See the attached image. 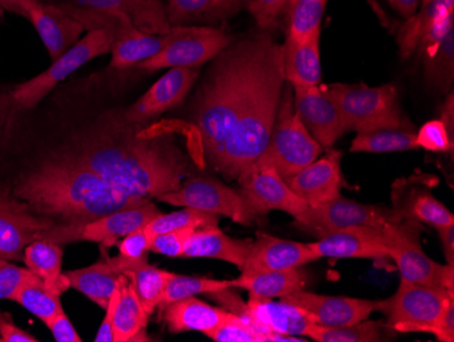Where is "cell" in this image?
<instances>
[{
    "label": "cell",
    "instance_id": "1",
    "mask_svg": "<svg viewBox=\"0 0 454 342\" xmlns=\"http://www.w3.org/2000/svg\"><path fill=\"white\" fill-rule=\"evenodd\" d=\"M65 150L106 182L140 198L177 190L190 175V158L169 132H145L120 112H106L76 131Z\"/></svg>",
    "mask_w": 454,
    "mask_h": 342
},
{
    "label": "cell",
    "instance_id": "2",
    "mask_svg": "<svg viewBox=\"0 0 454 342\" xmlns=\"http://www.w3.org/2000/svg\"><path fill=\"white\" fill-rule=\"evenodd\" d=\"M282 62L283 44L262 29L231 42L213 59L191 107V123L211 167L267 76Z\"/></svg>",
    "mask_w": 454,
    "mask_h": 342
},
{
    "label": "cell",
    "instance_id": "3",
    "mask_svg": "<svg viewBox=\"0 0 454 342\" xmlns=\"http://www.w3.org/2000/svg\"><path fill=\"white\" fill-rule=\"evenodd\" d=\"M12 193L40 216L53 219V243L76 242L86 224L153 199L134 196L106 182L67 150L50 155L20 176Z\"/></svg>",
    "mask_w": 454,
    "mask_h": 342
},
{
    "label": "cell",
    "instance_id": "4",
    "mask_svg": "<svg viewBox=\"0 0 454 342\" xmlns=\"http://www.w3.org/2000/svg\"><path fill=\"white\" fill-rule=\"evenodd\" d=\"M112 43L114 38L108 30H90L68 52L52 62L47 70L0 93V129L12 130L20 115L35 108L61 81L93 59L111 53Z\"/></svg>",
    "mask_w": 454,
    "mask_h": 342
},
{
    "label": "cell",
    "instance_id": "5",
    "mask_svg": "<svg viewBox=\"0 0 454 342\" xmlns=\"http://www.w3.org/2000/svg\"><path fill=\"white\" fill-rule=\"evenodd\" d=\"M325 91L338 109L346 132L359 134L381 129L414 130L403 115L394 85L335 84Z\"/></svg>",
    "mask_w": 454,
    "mask_h": 342
},
{
    "label": "cell",
    "instance_id": "6",
    "mask_svg": "<svg viewBox=\"0 0 454 342\" xmlns=\"http://www.w3.org/2000/svg\"><path fill=\"white\" fill-rule=\"evenodd\" d=\"M323 152L324 147L306 130L295 111L293 86H285L271 137L254 164L275 168L286 179L317 160Z\"/></svg>",
    "mask_w": 454,
    "mask_h": 342
},
{
    "label": "cell",
    "instance_id": "7",
    "mask_svg": "<svg viewBox=\"0 0 454 342\" xmlns=\"http://www.w3.org/2000/svg\"><path fill=\"white\" fill-rule=\"evenodd\" d=\"M76 21L81 22L86 32L96 29L108 30L114 38L111 48V68L117 70L137 68L140 63L157 55L169 42V32L165 35H150L137 29L131 20L120 12L86 9L63 2L59 4Z\"/></svg>",
    "mask_w": 454,
    "mask_h": 342
},
{
    "label": "cell",
    "instance_id": "8",
    "mask_svg": "<svg viewBox=\"0 0 454 342\" xmlns=\"http://www.w3.org/2000/svg\"><path fill=\"white\" fill-rule=\"evenodd\" d=\"M454 290L400 281L392 298L379 301V310L387 316V328L400 333H427L441 341V319Z\"/></svg>",
    "mask_w": 454,
    "mask_h": 342
},
{
    "label": "cell",
    "instance_id": "9",
    "mask_svg": "<svg viewBox=\"0 0 454 342\" xmlns=\"http://www.w3.org/2000/svg\"><path fill=\"white\" fill-rule=\"evenodd\" d=\"M387 257L392 258L403 281L454 290V266L441 265L428 258L420 246V226L403 217L399 223L384 227Z\"/></svg>",
    "mask_w": 454,
    "mask_h": 342
},
{
    "label": "cell",
    "instance_id": "10",
    "mask_svg": "<svg viewBox=\"0 0 454 342\" xmlns=\"http://www.w3.org/2000/svg\"><path fill=\"white\" fill-rule=\"evenodd\" d=\"M233 42L223 30L199 25H176L170 28L169 42L157 55L140 63L145 71L163 68H200Z\"/></svg>",
    "mask_w": 454,
    "mask_h": 342
},
{
    "label": "cell",
    "instance_id": "11",
    "mask_svg": "<svg viewBox=\"0 0 454 342\" xmlns=\"http://www.w3.org/2000/svg\"><path fill=\"white\" fill-rule=\"evenodd\" d=\"M402 219V214L396 209L364 205L338 195L321 205L308 206L294 217V224L298 228L320 239L333 232L356 227L382 228L389 224L399 223Z\"/></svg>",
    "mask_w": 454,
    "mask_h": 342
},
{
    "label": "cell",
    "instance_id": "12",
    "mask_svg": "<svg viewBox=\"0 0 454 342\" xmlns=\"http://www.w3.org/2000/svg\"><path fill=\"white\" fill-rule=\"evenodd\" d=\"M155 199L176 208H191L229 217L241 226H252L259 219L247 205L239 190H234L211 176L187 179L177 190L162 194Z\"/></svg>",
    "mask_w": 454,
    "mask_h": 342
},
{
    "label": "cell",
    "instance_id": "13",
    "mask_svg": "<svg viewBox=\"0 0 454 342\" xmlns=\"http://www.w3.org/2000/svg\"><path fill=\"white\" fill-rule=\"evenodd\" d=\"M56 223L35 214L10 188L0 187V258L20 260L30 243L48 240Z\"/></svg>",
    "mask_w": 454,
    "mask_h": 342
},
{
    "label": "cell",
    "instance_id": "14",
    "mask_svg": "<svg viewBox=\"0 0 454 342\" xmlns=\"http://www.w3.org/2000/svg\"><path fill=\"white\" fill-rule=\"evenodd\" d=\"M237 182L242 198L256 217L272 211L295 217L308 208V203L288 187L277 170L268 165L252 163L239 172Z\"/></svg>",
    "mask_w": 454,
    "mask_h": 342
},
{
    "label": "cell",
    "instance_id": "15",
    "mask_svg": "<svg viewBox=\"0 0 454 342\" xmlns=\"http://www.w3.org/2000/svg\"><path fill=\"white\" fill-rule=\"evenodd\" d=\"M199 73L200 68H169L146 93L120 114L129 123L146 126L155 117L183 103Z\"/></svg>",
    "mask_w": 454,
    "mask_h": 342
},
{
    "label": "cell",
    "instance_id": "16",
    "mask_svg": "<svg viewBox=\"0 0 454 342\" xmlns=\"http://www.w3.org/2000/svg\"><path fill=\"white\" fill-rule=\"evenodd\" d=\"M282 300L306 311L315 323L326 328L354 325L369 319L374 311L379 310V301L317 295L305 290L285 296Z\"/></svg>",
    "mask_w": 454,
    "mask_h": 342
},
{
    "label": "cell",
    "instance_id": "17",
    "mask_svg": "<svg viewBox=\"0 0 454 342\" xmlns=\"http://www.w3.org/2000/svg\"><path fill=\"white\" fill-rule=\"evenodd\" d=\"M27 18L37 30L52 62L65 55L79 42L85 28L59 4L45 0H27Z\"/></svg>",
    "mask_w": 454,
    "mask_h": 342
},
{
    "label": "cell",
    "instance_id": "18",
    "mask_svg": "<svg viewBox=\"0 0 454 342\" xmlns=\"http://www.w3.org/2000/svg\"><path fill=\"white\" fill-rule=\"evenodd\" d=\"M293 96L295 111L303 126L324 150L331 149L346 131L338 109L325 89L318 85L310 88H293Z\"/></svg>",
    "mask_w": 454,
    "mask_h": 342
},
{
    "label": "cell",
    "instance_id": "19",
    "mask_svg": "<svg viewBox=\"0 0 454 342\" xmlns=\"http://www.w3.org/2000/svg\"><path fill=\"white\" fill-rule=\"evenodd\" d=\"M341 152L329 150L294 175L286 178V183L308 206H317L340 195L343 186Z\"/></svg>",
    "mask_w": 454,
    "mask_h": 342
},
{
    "label": "cell",
    "instance_id": "20",
    "mask_svg": "<svg viewBox=\"0 0 454 342\" xmlns=\"http://www.w3.org/2000/svg\"><path fill=\"white\" fill-rule=\"evenodd\" d=\"M382 228L356 227V228L340 229L320 237L317 242L309 243V246L317 259L321 258L382 259V258H387L389 254L385 244Z\"/></svg>",
    "mask_w": 454,
    "mask_h": 342
},
{
    "label": "cell",
    "instance_id": "21",
    "mask_svg": "<svg viewBox=\"0 0 454 342\" xmlns=\"http://www.w3.org/2000/svg\"><path fill=\"white\" fill-rule=\"evenodd\" d=\"M315 260L317 258L309 244L257 234V239L252 242L251 251L242 266L241 274L302 267Z\"/></svg>",
    "mask_w": 454,
    "mask_h": 342
},
{
    "label": "cell",
    "instance_id": "22",
    "mask_svg": "<svg viewBox=\"0 0 454 342\" xmlns=\"http://www.w3.org/2000/svg\"><path fill=\"white\" fill-rule=\"evenodd\" d=\"M162 211L153 201L131 208L120 209L86 224L79 232L78 240L102 244L104 247L114 246L127 235L137 229L145 228Z\"/></svg>",
    "mask_w": 454,
    "mask_h": 342
},
{
    "label": "cell",
    "instance_id": "23",
    "mask_svg": "<svg viewBox=\"0 0 454 342\" xmlns=\"http://www.w3.org/2000/svg\"><path fill=\"white\" fill-rule=\"evenodd\" d=\"M249 239H234L222 232L218 226L195 229L184 247L183 258H213L223 260L241 270L251 251Z\"/></svg>",
    "mask_w": 454,
    "mask_h": 342
},
{
    "label": "cell",
    "instance_id": "24",
    "mask_svg": "<svg viewBox=\"0 0 454 342\" xmlns=\"http://www.w3.org/2000/svg\"><path fill=\"white\" fill-rule=\"evenodd\" d=\"M68 4L101 12H120L131 20L132 24L150 35L169 32L167 7L162 0H67Z\"/></svg>",
    "mask_w": 454,
    "mask_h": 342
},
{
    "label": "cell",
    "instance_id": "25",
    "mask_svg": "<svg viewBox=\"0 0 454 342\" xmlns=\"http://www.w3.org/2000/svg\"><path fill=\"white\" fill-rule=\"evenodd\" d=\"M320 36L321 30H317L301 43L286 37L283 44V73L286 83L293 88L320 85Z\"/></svg>",
    "mask_w": 454,
    "mask_h": 342
},
{
    "label": "cell",
    "instance_id": "26",
    "mask_svg": "<svg viewBox=\"0 0 454 342\" xmlns=\"http://www.w3.org/2000/svg\"><path fill=\"white\" fill-rule=\"evenodd\" d=\"M163 321L170 333H185V331H200L207 334L218 328L222 322L231 315V311L222 307H214L206 301L199 300L195 296L173 301L162 308Z\"/></svg>",
    "mask_w": 454,
    "mask_h": 342
},
{
    "label": "cell",
    "instance_id": "27",
    "mask_svg": "<svg viewBox=\"0 0 454 342\" xmlns=\"http://www.w3.org/2000/svg\"><path fill=\"white\" fill-rule=\"evenodd\" d=\"M454 17V0H420L419 9L397 32L403 58L412 55L430 30Z\"/></svg>",
    "mask_w": 454,
    "mask_h": 342
},
{
    "label": "cell",
    "instance_id": "28",
    "mask_svg": "<svg viewBox=\"0 0 454 342\" xmlns=\"http://www.w3.org/2000/svg\"><path fill=\"white\" fill-rule=\"evenodd\" d=\"M111 260L117 272L129 278L140 305L147 314L152 315L155 308L160 306V298L172 273L153 266L149 264V260L134 262L120 254L111 258Z\"/></svg>",
    "mask_w": 454,
    "mask_h": 342
},
{
    "label": "cell",
    "instance_id": "29",
    "mask_svg": "<svg viewBox=\"0 0 454 342\" xmlns=\"http://www.w3.org/2000/svg\"><path fill=\"white\" fill-rule=\"evenodd\" d=\"M306 284L308 273L301 267L241 274L236 280H231V287L241 288L251 298H282L305 290Z\"/></svg>",
    "mask_w": 454,
    "mask_h": 342
},
{
    "label": "cell",
    "instance_id": "30",
    "mask_svg": "<svg viewBox=\"0 0 454 342\" xmlns=\"http://www.w3.org/2000/svg\"><path fill=\"white\" fill-rule=\"evenodd\" d=\"M120 298L114 318V342L147 341L145 336L150 314L140 305L131 281L120 274Z\"/></svg>",
    "mask_w": 454,
    "mask_h": 342
},
{
    "label": "cell",
    "instance_id": "31",
    "mask_svg": "<svg viewBox=\"0 0 454 342\" xmlns=\"http://www.w3.org/2000/svg\"><path fill=\"white\" fill-rule=\"evenodd\" d=\"M70 282V288L83 293L98 307L106 310L112 295L119 285L121 273L117 272L111 258L98 260L91 266L83 269L70 270L65 273Z\"/></svg>",
    "mask_w": 454,
    "mask_h": 342
},
{
    "label": "cell",
    "instance_id": "32",
    "mask_svg": "<svg viewBox=\"0 0 454 342\" xmlns=\"http://www.w3.org/2000/svg\"><path fill=\"white\" fill-rule=\"evenodd\" d=\"M22 259L33 274L44 281L45 287L51 292L61 296L70 290L67 277L61 273L63 249L60 244L37 240L25 249Z\"/></svg>",
    "mask_w": 454,
    "mask_h": 342
},
{
    "label": "cell",
    "instance_id": "33",
    "mask_svg": "<svg viewBox=\"0 0 454 342\" xmlns=\"http://www.w3.org/2000/svg\"><path fill=\"white\" fill-rule=\"evenodd\" d=\"M170 25L216 22L244 9V0H167Z\"/></svg>",
    "mask_w": 454,
    "mask_h": 342
},
{
    "label": "cell",
    "instance_id": "34",
    "mask_svg": "<svg viewBox=\"0 0 454 342\" xmlns=\"http://www.w3.org/2000/svg\"><path fill=\"white\" fill-rule=\"evenodd\" d=\"M414 149H418L414 130L381 129L356 134L349 152L384 155Z\"/></svg>",
    "mask_w": 454,
    "mask_h": 342
},
{
    "label": "cell",
    "instance_id": "35",
    "mask_svg": "<svg viewBox=\"0 0 454 342\" xmlns=\"http://www.w3.org/2000/svg\"><path fill=\"white\" fill-rule=\"evenodd\" d=\"M395 209L405 219L428 224L435 229L454 226L451 211L428 191H412L404 201L396 203Z\"/></svg>",
    "mask_w": 454,
    "mask_h": 342
},
{
    "label": "cell",
    "instance_id": "36",
    "mask_svg": "<svg viewBox=\"0 0 454 342\" xmlns=\"http://www.w3.org/2000/svg\"><path fill=\"white\" fill-rule=\"evenodd\" d=\"M208 338L215 342H302V337L283 336V334H268L259 330L256 326L244 316L231 313L226 321L218 328L208 331Z\"/></svg>",
    "mask_w": 454,
    "mask_h": 342
},
{
    "label": "cell",
    "instance_id": "37",
    "mask_svg": "<svg viewBox=\"0 0 454 342\" xmlns=\"http://www.w3.org/2000/svg\"><path fill=\"white\" fill-rule=\"evenodd\" d=\"M14 300L33 315L37 316L44 325L52 321L58 314L65 311L61 306L60 296L51 292L45 287L44 281L37 275L30 278L20 288Z\"/></svg>",
    "mask_w": 454,
    "mask_h": 342
},
{
    "label": "cell",
    "instance_id": "38",
    "mask_svg": "<svg viewBox=\"0 0 454 342\" xmlns=\"http://www.w3.org/2000/svg\"><path fill=\"white\" fill-rule=\"evenodd\" d=\"M326 0H290L287 6V37L301 43L321 30Z\"/></svg>",
    "mask_w": 454,
    "mask_h": 342
},
{
    "label": "cell",
    "instance_id": "39",
    "mask_svg": "<svg viewBox=\"0 0 454 342\" xmlns=\"http://www.w3.org/2000/svg\"><path fill=\"white\" fill-rule=\"evenodd\" d=\"M226 288H231V280L191 277V275L172 273L158 308L162 310L173 301L183 300V298H192L196 295H210V293L218 292Z\"/></svg>",
    "mask_w": 454,
    "mask_h": 342
},
{
    "label": "cell",
    "instance_id": "40",
    "mask_svg": "<svg viewBox=\"0 0 454 342\" xmlns=\"http://www.w3.org/2000/svg\"><path fill=\"white\" fill-rule=\"evenodd\" d=\"M382 323L364 321L340 328H326L317 323L309 330L308 338L316 342H380L382 339Z\"/></svg>",
    "mask_w": 454,
    "mask_h": 342
},
{
    "label": "cell",
    "instance_id": "41",
    "mask_svg": "<svg viewBox=\"0 0 454 342\" xmlns=\"http://www.w3.org/2000/svg\"><path fill=\"white\" fill-rule=\"evenodd\" d=\"M219 216L196 211V209L183 208L172 213H160L152 223L147 224L146 229L153 237L165 232L183 231V229H198L203 227L218 226Z\"/></svg>",
    "mask_w": 454,
    "mask_h": 342
},
{
    "label": "cell",
    "instance_id": "42",
    "mask_svg": "<svg viewBox=\"0 0 454 342\" xmlns=\"http://www.w3.org/2000/svg\"><path fill=\"white\" fill-rule=\"evenodd\" d=\"M428 83L437 91H446L454 78V28L446 33L431 58L423 60Z\"/></svg>",
    "mask_w": 454,
    "mask_h": 342
},
{
    "label": "cell",
    "instance_id": "43",
    "mask_svg": "<svg viewBox=\"0 0 454 342\" xmlns=\"http://www.w3.org/2000/svg\"><path fill=\"white\" fill-rule=\"evenodd\" d=\"M418 147L435 153H453L454 139L441 119L428 120L415 132Z\"/></svg>",
    "mask_w": 454,
    "mask_h": 342
},
{
    "label": "cell",
    "instance_id": "44",
    "mask_svg": "<svg viewBox=\"0 0 454 342\" xmlns=\"http://www.w3.org/2000/svg\"><path fill=\"white\" fill-rule=\"evenodd\" d=\"M290 0H244V9L254 18L257 27L271 30L277 27Z\"/></svg>",
    "mask_w": 454,
    "mask_h": 342
},
{
    "label": "cell",
    "instance_id": "45",
    "mask_svg": "<svg viewBox=\"0 0 454 342\" xmlns=\"http://www.w3.org/2000/svg\"><path fill=\"white\" fill-rule=\"evenodd\" d=\"M35 277L27 267L10 264V260L0 258V300H14L22 285Z\"/></svg>",
    "mask_w": 454,
    "mask_h": 342
},
{
    "label": "cell",
    "instance_id": "46",
    "mask_svg": "<svg viewBox=\"0 0 454 342\" xmlns=\"http://www.w3.org/2000/svg\"><path fill=\"white\" fill-rule=\"evenodd\" d=\"M154 237L145 228L137 229L132 234L127 235L120 240V255L129 260L140 262V260H149L150 247H152Z\"/></svg>",
    "mask_w": 454,
    "mask_h": 342
},
{
    "label": "cell",
    "instance_id": "47",
    "mask_svg": "<svg viewBox=\"0 0 454 342\" xmlns=\"http://www.w3.org/2000/svg\"><path fill=\"white\" fill-rule=\"evenodd\" d=\"M195 229H183V231L165 232V234L157 235L153 239L150 252L155 254L167 255L170 258L183 257L184 247L190 239L191 235Z\"/></svg>",
    "mask_w": 454,
    "mask_h": 342
},
{
    "label": "cell",
    "instance_id": "48",
    "mask_svg": "<svg viewBox=\"0 0 454 342\" xmlns=\"http://www.w3.org/2000/svg\"><path fill=\"white\" fill-rule=\"evenodd\" d=\"M52 333L53 338L58 342H82V337L79 336L76 329L74 328L67 314H58L52 321L48 322L47 325Z\"/></svg>",
    "mask_w": 454,
    "mask_h": 342
},
{
    "label": "cell",
    "instance_id": "49",
    "mask_svg": "<svg viewBox=\"0 0 454 342\" xmlns=\"http://www.w3.org/2000/svg\"><path fill=\"white\" fill-rule=\"evenodd\" d=\"M120 298L119 285H117L116 290L112 295L111 300H109L108 306L106 308V318L102 321L99 325L98 331H97L96 342H114V313H116L117 301Z\"/></svg>",
    "mask_w": 454,
    "mask_h": 342
},
{
    "label": "cell",
    "instance_id": "50",
    "mask_svg": "<svg viewBox=\"0 0 454 342\" xmlns=\"http://www.w3.org/2000/svg\"><path fill=\"white\" fill-rule=\"evenodd\" d=\"M32 334L14 325L7 316L0 314V342H37Z\"/></svg>",
    "mask_w": 454,
    "mask_h": 342
},
{
    "label": "cell",
    "instance_id": "51",
    "mask_svg": "<svg viewBox=\"0 0 454 342\" xmlns=\"http://www.w3.org/2000/svg\"><path fill=\"white\" fill-rule=\"evenodd\" d=\"M437 232L441 239V243H442L446 264L454 266V226L437 228Z\"/></svg>",
    "mask_w": 454,
    "mask_h": 342
},
{
    "label": "cell",
    "instance_id": "52",
    "mask_svg": "<svg viewBox=\"0 0 454 342\" xmlns=\"http://www.w3.org/2000/svg\"><path fill=\"white\" fill-rule=\"evenodd\" d=\"M404 20L412 17L419 9L420 0H387Z\"/></svg>",
    "mask_w": 454,
    "mask_h": 342
},
{
    "label": "cell",
    "instance_id": "53",
    "mask_svg": "<svg viewBox=\"0 0 454 342\" xmlns=\"http://www.w3.org/2000/svg\"><path fill=\"white\" fill-rule=\"evenodd\" d=\"M25 4H27V0H0V7H2L4 12L27 18Z\"/></svg>",
    "mask_w": 454,
    "mask_h": 342
},
{
    "label": "cell",
    "instance_id": "54",
    "mask_svg": "<svg viewBox=\"0 0 454 342\" xmlns=\"http://www.w3.org/2000/svg\"><path fill=\"white\" fill-rule=\"evenodd\" d=\"M443 123H445L446 129H448L449 134L453 138L454 129V106H453V93L449 94L448 101L442 108V117H441Z\"/></svg>",
    "mask_w": 454,
    "mask_h": 342
},
{
    "label": "cell",
    "instance_id": "55",
    "mask_svg": "<svg viewBox=\"0 0 454 342\" xmlns=\"http://www.w3.org/2000/svg\"><path fill=\"white\" fill-rule=\"evenodd\" d=\"M4 14H6V12L0 7V24L4 21Z\"/></svg>",
    "mask_w": 454,
    "mask_h": 342
}]
</instances>
